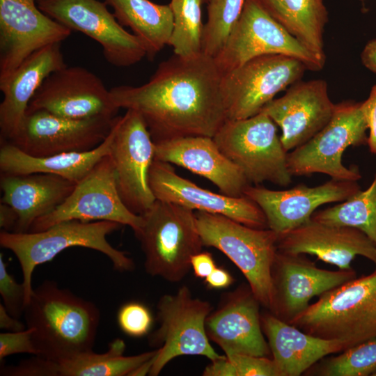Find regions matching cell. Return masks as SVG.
Returning a JSON list of instances; mask_svg holds the SVG:
<instances>
[{
	"instance_id": "7dc6e473",
	"label": "cell",
	"mask_w": 376,
	"mask_h": 376,
	"mask_svg": "<svg viewBox=\"0 0 376 376\" xmlns=\"http://www.w3.org/2000/svg\"><path fill=\"white\" fill-rule=\"evenodd\" d=\"M179 0H171V3H170V5L171 6H173V5H175L178 2Z\"/></svg>"
},
{
	"instance_id": "74e56055",
	"label": "cell",
	"mask_w": 376,
	"mask_h": 376,
	"mask_svg": "<svg viewBox=\"0 0 376 376\" xmlns=\"http://www.w3.org/2000/svg\"><path fill=\"white\" fill-rule=\"evenodd\" d=\"M226 356L234 368L235 376H279L272 357L244 354Z\"/></svg>"
},
{
	"instance_id": "9a60e30c",
	"label": "cell",
	"mask_w": 376,
	"mask_h": 376,
	"mask_svg": "<svg viewBox=\"0 0 376 376\" xmlns=\"http://www.w3.org/2000/svg\"><path fill=\"white\" fill-rule=\"evenodd\" d=\"M357 277L350 269L327 270L303 254L276 251L270 272L271 290L267 309L290 324L308 306L314 297Z\"/></svg>"
},
{
	"instance_id": "ac0fdd59",
	"label": "cell",
	"mask_w": 376,
	"mask_h": 376,
	"mask_svg": "<svg viewBox=\"0 0 376 376\" xmlns=\"http://www.w3.org/2000/svg\"><path fill=\"white\" fill-rule=\"evenodd\" d=\"M72 33L43 13L36 0H0V81L35 52Z\"/></svg>"
},
{
	"instance_id": "9c48e42d",
	"label": "cell",
	"mask_w": 376,
	"mask_h": 376,
	"mask_svg": "<svg viewBox=\"0 0 376 376\" xmlns=\"http://www.w3.org/2000/svg\"><path fill=\"white\" fill-rule=\"evenodd\" d=\"M361 106V102L352 100L335 104L329 123L310 140L287 154L290 173L299 176L320 173L337 180H360L358 167H346L342 155L349 146L368 143V127Z\"/></svg>"
},
{
	"instance_id": "ab89813d",
	"label": "cell",
	"mask_w": 376,
	"mask_h": 376,
	"mask_svg": "<svg viewBox=\"0 0 376 376\" xmlns=\"http://www.w3.org/2000/svg\"><path fill=\"white\" fill-rule=\"evenodd\" d=\"M363 114L369 134L367 145L373 154H376V85L372 86L368 97L361 102Z\"/></svg>"
},
{
	"instance_id": "f6af8a7d",
	"label": "cell",
	"mask_w": 376,
	"mask_h": 376,
	"mask_svg": "<svg viewBox=\"0 0 376 376\" xmlns=\"http://www.w3.org/2000/svg\"><path fill=\"white\" fill-rule=\"evenodd\" d=\"M19 318L12 316L0 304V328L8 331H19L26 329V325L19 321Z\"/></svg>"
},
{
	"instance_id": "2e32d148",
	"label": "cell",
	"mask_w": 376,
	"mask_h": 376,
	"mask_svg": "<svg viewBox=\"0 0 376 376\" xmlns=\"http://www.w3.org/2000/svg\"><path fill=\"white\" fill-rule=\"evenodd\" d=\"M117 116L72 119L44 110H27L17 134L9 143L36 157L88 151L106 139Z\"/></svg>"
},
{
	"instance_id": "4dcf8cb0",
	"label": "cell",
	"mask_w": 376,
	"mask_h": 376,
	"mask_svg": "<svg viewBox=\"0 0 376 376\" xmlns=\"http://www.w3.org/2000/svg\"><path fill=\"white\" fill-rule=\"evenodd\" d=\"M267 13L318 58L325 61L324 28L328 11L323 0H258Z\"/></svg>"
},
{
	"instance_id": "836d02e7",
	"label": "cell",
	"mask_w": 376,
	"mask_h": 376,
	"mask_svg": "<svg viewBox=\"0 0 376 376\" xmlns=\"http://www.w3.org/2000/svg\"><path fill=\"white\" fill-rule=\"evenodd\" d=\"M306 373L320 376H368L376 374V338L323 358Z\"/></svg>"
},
{
	"instance_id": "3957f363",
	"label": "cell",
	"mask_w": 376,
	"mask_h": 376,
	"mask_svg": "<svg viewBox=\"0 0 376 376\" xmlns=\"http://www.w3.org/2000/svg\"><path fill=\"white\" fill-rule=\"evenodd\" d=\"M290 324L346 349L376 338V268L320 295Z\"/></svg>"
},
{
	"instance_id": "d6a6232c",
	"label": "cell",
	"mask_w": 376,
	"mask_h": 376,
	"mask_svg": "<svg viewBox=\"0 0 376 376\" xmlns=\"http://www.w3.org/2000/svg\"><path fill=\"white\" fill-rule=\"evenodd\" d=\"M203 1L179 0L176 4L170 5L173 13V27L169 45L173 47L174 54L188 58L202 53Z\"/></svg>"
},
{
	"instance_id": "8992f818",
	"label": "cell",
	"mask_w": 376,
	"mask_h": 376,
	"mask_svg": "<svg viewBox=\"0 0 376 376\" xmlns=\"http://www.w3.org/2000/svg\"><path fill=\"white\" fill-rule=\"evenodd\" d=\"M203 246L216 248L241 271L262 306L268 309L271 267L279 235L269 228H256L227 217L196 211Z\"/></svg>"
},
{
	"instance_id": "5bb4252c",
	"label": "cell",
	"mask_w": 376,
	"mask_h": 376,
	"mask_svg": "<svg viewBox=\"0 0 376 376\" xmlns=\"http://www.w3.org/2000/svg\"><path fill=\"white\" fill-rule=\"evenodd\" d=\"M38 8L70 30L98 42L105 60L116 67L134 65L146 56V48L126 31L99 0H36Z\"/></svg>"
},
{
	"instance_id": "5b68a950",
	"label": "cell",
	"mask_w": 376,
	"mask_h": 376,
	"mask_svg": "<svg viewBox=\"0 0 376 376\" xmlns=\"http://www.w3.org/2000/svg\"><path fill=\"white\" fill-rule=\"evenodd\" d=\"M142 217L143 224L136 236L146 272L169 282L181 281L191 268V257L203 246L194 211L156 200Z\"/></svg>"
},
{
	"instance_id": "bcb514c9",
	"label": "cell",
	"mask_w": 376,
	"mask_h": 376,
	"mask_svg": "<svg viewBox=\"0 0 376 376\" xmlns=\"http://www.w3.org/2000/svg\"><path fill=\"white\" fill-rule=\"evenodd\" d=\"M363 65L376 74V38L368 41L361 54Z\"/></svg>"
},
{
	"instance_id": "484cf974",
	"label": "cell",
	"mask_w": 376,
	"mask_h": 376,
	"mask_svg": "<svg viewBox=\"0 0 376 376\" xmlns=\"http://www.w3.org/2000/svg\"><path fill=\"white\" fill-rule=\"evenodd\" d=\"M76 184L49 173H1V203L10 205L18 214L13 233L29 232L36 220L49 214L65 201Z\"/></svg>"
},
{
	"instance_id": "30bf717a",
	"label": "cell",
	"mask_w": 376,
	"mask_h": 376,
	"mask_svg": "<svg viewBox=\"0 0 376 376\" xmlns=\"http://www.w3.org/2000/svg\"><path fill=\"white\" fill-rule=\"evenodd\" d=\"M268 54L295 58L313 71L322 70L325 63L290 34L258 0H246L237 22L214 61L224 73Z\"/></svg>"
},
{
	"instance_id": "52a82bcc",
	"label": "cell",
	"mask_w": 376,
	"mask_h": 376,
	"mask_svg": "<svg viewBox=\"0 0 376 376\" xmlns=\"http://www.w3.org/2000/svg\"><path fill=\"white\" fill-rule=\"evenodd\" d=\"M213 139L220 150L242 171L249 183L269 182L286 187L292 182L287 154L276 124L265 113L226 120Z\"/></svg>"
},
{
	"instance_id": "7bdbcfd3",
	"label": "cell",
	"mask_w": 376,
	"mask_h": 376,
	"mask_svg": "<svg viewBox=\"0 0 376 376\" xmlns=\"http://www.w3.org/2000/svg\"><path fill=\"white\" fill-rule=\"evenodd\" d=\"M234 282L232 275L224 268L216 267L205 279V283L210 289H223Z\"/></svg>"
},
{
	"instance_id": "d4e9b609",
	"label": "cell",
	"mask_w": 376,
	"mask_h": 376,
	"mask_svg": "<svg viewBox=\"0 0 376 376\" xmlns=\"http://www.w3.org/2000/svg\"><path fill=\"white\" fill-rule=\"evenodd\" d=\"M66 65L61 43L52 44L33 53L0 81L3 95L0 104L1 141L10 142L16 136L29 102L44 80Z\"/></svg>"
},
{
	"instance_id": "f1b7e54d",
	"label": "cell",
	"mask_w": 376,
	"mask_h": 376,
	"mask_svg": "<svg viewBox=\"0 0 376 376\" xmlns=\"http://www.w3.org/2000/svg\"><path fill=\"white\" fill-rule=\"evenodd\" d=\"M125 343L120 338L113 340L102 354L93 351L61 359L40 360L41 376H124L154 357L158 349L134 356H124Z\"/></svg>"
},
{
	"instance_id": "ffe728a7",
	"label": "cell",
	"mask_w": 376,
	"mask_h": 376,
	"mask_svg": "<svg viewBox=\"0 0 376 376\" xmlns=\"http://www.w3.org/2000/svg\"><path fill=\"white\" fill-rule=\"evenodd\" d=\"M260 306L249 284H241L224 293L205 321L210 340L218 345L225 355L271 357L261 327Z\"/></svg>"
},
{
	"instance_id": "ba28073f",
	"label": "cell",
	"mask_w": 376,
	"mask_h": 376,
	"mask_svg": "<svg viewBox=\"0 0 376 376\" xmlns=\"http://www.w3.org/2000/svg\"><path fill=\"white\" fill-rule=\"evenodd\" d=\"M212 310L209 301L193 297L186 285L159 298V327L148 336L149 345L158 349L149 375H158L178 357L203 356L212 361L221 356L211 346L205 330L206 319Z\"/></svg>"
},
{
	"instance_id": "4fadbf2b",
	"label": "cell",
	"mask_w": 376,
	"mask_h": 376,
	"mask_svg": "<svg viewBox=\"0 0 376 376\" xmlns=\"http://www.w3.org/2000/svg\"><path fill=\"white\" fill-rule=\"evenodd\" d=\"M109 155L122 201L131 212L142 215L157 200L149 184L155 143L143 118L135 111L128 109L123 116H117Z\"/></svg>"
},
{
	"instance_id": "c3c4849f",
	"label": "cell",
	"mask_w": 376,
	"mask_h": 376,
	"mask_svg": "<svg viewBox=\"0 0 376 376\" xmlns=\"http://www.w3.org/2000/svg\"><path fill=\"white\" fill-rule=\"evenodd\" d=\"M375 376H376V374L375 375Z\"/></svg>"
},
{
	"instance_id": "d590c367",
	"label": "cell",
	"mask_w": 376,
	"mask_h": 376,
	"mask_svg": "<svg viewBox=\"0 0 376 376\" xmlns=\"http://www.w3.org/2000/svg\"><path fill=\"white\" fill-rule=\"evenodd\" d=\"M120 329L127 335L141 337L148 334L152 324V314L144 304L130 301L123 305L117 315Z\"/></svg>"
},
{
	"instance_id": "83f0119b",
	"label": "cell",
	"mask_w": 376,
	"mask_h": 376,
	"mask_svg": "<svg viewBox=\"0 0 376 376\" xmlns=\"http://www.w3.org/2000/svg\"><path fill=\"white\" fill-rule=\"evenodd\" d=\"M112 136L113 127L106 139L93 150L63 152L44 157L29 155L15 145L1 141L0 148L1 173L9 174L49 173L77 183L91 171L103 157L109 153Z\"/></svg>"
},
{
	"instance_id": "6da1fadb",
	"label": "cell",
	"mask_w": 376,
	"mask_h": 376,
	"mask_svg": "<svg viewBox=\"0 0 376 376\" xmlns=\"http://www.w3.org/2000/svg\"><path fill=\"white\" fill-rule=\"evenodd\" d=\"M222 73L214 58L173 54L141 86L110 89L113 104L137 112L153 141L189 136L213 137L226 120Z\"/></svg>"
},
{
	"instance_id": "d6986e66",
	"label": "cell",
	"mask_w": 376,
	"mask_h": 376,
	"mask_svg": "<svg viewBox=\"0 0 376 376\" xmlns=\"http://www.w3.org/2000/svg\"><path fill=\"white\" fill-rule=\"evenodd\" d=\"M359 191L357 181L331 178L316 187L298 185L285 190L251 185L244 194L262 210L267 228L280 236L310 221L320 205L345 201Z\"/></svg>"
},
{
	"instance_id": "7402d4cb",
	"label": "cell",
	"mask_w": 376,
	"mask_h": 376,
	"mask_svg": "<svg viewBox=\"0 0 376 376\" xmlns=\"http://www.w3.org/2000/svg\"><path fill=\"white\" fill-rule=\"evenodd\" d=\"M335 108L323 79L298 81L260 112L281 130L280 139L288 152L307 142L330 120Z\"/></svg>"
},
{
	"instance_id": "e575fe53",
	"label": "cell",
	"mask_w": 376,
	"mask_h": 376,
	"mask_svg": "<svg viewBox=\"0 0 376 376\" xmlns=\"http://www.w3.org/2000/svg\"><path fill=\"white\" fill-rule=\"evenodd\" d=\"M246 0H208L203 27L202 53L214 58L237 22Z\"/></svg>"
},
{
	"instance_id": "277c9868",
	"label": "cell",
	"mask_w": 376,
	"mask_h": 376,
	"mask_svg": "<svg viewBox=\"0 0 376 376\" xmlns=\"http://www.w3.org/2000/svg\"><path fill=\"white\" fill-rule=\"evenodd\" d=\"M120 225L110 221L68 220L39 232L18 233L1 230V246L15 255L22 268L26 305L33 290L31 281L34 269L70 247L81 246L98 251L110 259L115 269L132 271L134 269L133 260L126 252L113 247L107 240V235L118 230Z\"/></svg>"
},
{
	"instance_id": "4316f807",
	"label": "cell",
	"mask_w": 376,
	"mask_h": 376,
	"mask_svg": "<svg viewBox=\"0 0 376 376\" xmlns=\"http://www.w3.org/2000/svg\"><path fill=\"white\" fill-rule=\"evenodd\" d=\"M260 320L279 376L301 375L324 357L346 349L342 342L306 333L269 311Z\"/></svg>"
},
{
	"instance_id": "cb8c5ba5",
	"label": "cell",
	"mask_w": 376,
	"mask_h": 376,
	"mask_svg": "<svg viewBox=\"0 0 376 376\" xmlns=\"http://www.w3.org/2000/svg\"><path fill=\"white\" fill-rule=\"evenodd\" d=\"M155 143V159L207 179L221 194L244 196L245 189L251 185L240 169L220 150L213 137L189 136Z\"/></svg>"
},
{
	"instance_id": "8fae6325",
	"label": "cell",
	"mask_w": 376,
	"mask_h": 376,
	"mask_svg": "<svg viewBox=\"0 0 376 376\" xmlns=\"http://www.w3.org/2000/svg\"><path fill=\"white\" fill-rule=\"evenodd\" d=\"M306 70L295 58L268 54L222 73L226 120L245 119L259 113L278 93L299 81Z\"/></svg>"
},
{
	"instance_id": "8d00e7d4",
	"label": "cell",
	"mask_w": 376,
	"mask_h": 376,
	"mask_svg": "<svg viewBox=\"0 0 376 376\" xmlns=\"http://www.w3.org/2000/svg\"><path fill=\"white\" fill-rule=\"evenodd\" d=\"M0 294L7 311L19 318L26 306L24 286L23 283H18L8 272L2 253L0 254Z\"/></svg>"
},
{
	"instance_id": "7a4b0ae2",
	"label": "cell",
	"mask_w": 376,
	"mask_h": 376,
	"mask_svg": "<svg viewBox=\"0 0 376 376\" xmlns=\"http://www.w3.org/2000/svg\"><path fill=\"white\" fill-rule=\"evenodd\" d=\"M24 316L37 355L59 360L93 351L100 314L91 301L55 281L46 280L33 290Z\"/></svg>"
},
{
	"instance_id": "f35d334b",
	"label": "cell",
	"mask_w": 376,
	"mask_h": 376,
	"mask_svg": "<svg viewBox=\"0 0 376 376\" xmlns=\"http://www.w3.org/2000/svg\"><path fill=\"white\" fill-rule=\"evenodd\" d=\"M32 328L19 331H7L0 334V360L11 354L26 353L37 355L32 339Z\"/></svg>"
},
{
	"instance_id": "60d3db41",
	"label": "cell",
	"mask_w": 376,
	"mask_h": 376,
	"mask_svg": "<svg viewBox=\"0 0 376 376\" xmlns=\"http://www.w3.org/2000/svg\"><path fill=\"white\" fill-rule=\"evenodd\" d=\"M191 267L196 277L205 279L217 265L210 253L201 251L191 257Z\"/></svg>"
},
{
	"instance_id": "b9f144b4",
	"label": "cell",
	"mask_w": 376,
	"mask_h": 376,
	"mask_svg": "<svg viewBox=\"0 0 376 376\" xmlns=\"http://www.w3.org/2000/svg\"><path fill=\"white\" fill-rule=\"evenodd\" d=\"M203 372L204 376H235L234 368L226 355L210 361Z\"/></svg>"
},
{
	"instance_id": "603a6c76",
	"label": "cell",
	"mask_w": 376,
	"mask_h": 376,
	"mask_svg": "<svg viewBox=\"0 0 376 376\" xmlns=\"http://www.w3.org/2000/svg\"><path fill=\"white\" fill-rule=\"evenodd\" d=\"M277 250L314 255L339 269H352L351 263L357 256L369 259L376 265V244L363 232L313 219L279 236Z\"/></svg>"
},
{
	"instance_id": "1f68e13d",
	"label": "cell",
	"mask_w": 376,
	"mask_h": 376,
	"mask_svg": "<svg viewBox=\"0 0 376 376\" xmlns=\"http://www.w3.org/2000/svg\"><path fill=\"white\" fill-rule=\"evenodd\" d=\"M311 219L357 228L376 244V172L366 190L359 191L336 205L315 212Z\"/></svg>"
},
{
	"instance_id": "ee69618b",
	"label": "cell",
	"mask_w": 376,
	"mask_h": 376,
	"mask_svg": "<svg viewBox=\"0 0 376 376\" xmlns=\"http://www.w3.org/2000/svg\"><path fill=\"white\" fill-rule=\"evenodd\" d=\"M18 221V214L9 205L1 203L0 227L3 230L13 233Z\"/></svg>"
},
{
	"instance_id": "681fc988",
	"label": "cell",
	"mask_w": 376,
	"mask_h": 376,
	"mask_svg": "<svg viewBox=\"0 0 376 376\" xmlns=\"http://www.w3.org/2000/svg\"><path fill=\"white\" fill-rule=\"evenodd\" d=\"M361 1H363V0H361Z\"/></svg>"
},
{
	"instance_id": "f546056e",
	"label": "cell",
	"mask_w": 376,
	"mask_h": 376,
	"mask_svg": "<svg viewBox=\"0 0 376 376\" xmlns=\"http://www.w3.org/2000/svg\"><path fill=\"white\" fill-rule=\"evenodd\" d=\"M113 10V15L124 27L143 43L146 57L153 59L169 45L173 27V13L170 6L150 0H104Z\"/></svg>"
},
{
	"instance_id": "7c38bea8",
	"label": "cell",
	"mask_w": 376,
	"mask_h": 376,
	"mask_svg": "<svg viewBox=\"0 0 376 376\" xmlns=\"http://www.w3.org/2000/svg\"><path fill=\"white\" fill-rule=\"evenodd\" d=\"M110 221L130 226L137 235L142 215L131 212L122 201L109 153L75 185L69 196L54 211L34 221L29 232H39L62 221Z\"/></svg>"
},
{
	"instance_id": "e0dca14e",
	"label": "cell",
	"mask_w": 376,
	"mask_h": 376,
	"mask_svg": "<svg viewBox=\"0 0 376 376\" xmlns=\"http://www.w3.org/2000/svg\"><path fill=\"white\" fill-rule=\"evenodd\" d=\"M27 110H44L72 119L116 116L110 90L95 73L80 66H65L51 73Z\"/></svg>"
},
{
	"instance_id": "44dd1931",
	"label": "cell",
	"mask_w": 376,
	"mask_h": 376,
	"mask_svg": "<svg viewBox=\"0 0 376 376\" xmlns=\"http://www.w3.org/2000/svg\"><path fill=\"white\" fill-rule=\"evenodd\" d=\"M149 184L157 200L223 215L249 227L267 228L263 212L252 200L246 196H229L202 188L177 174L169 163L155 159L149 172Z\"/></svg>"
}]
</instances>
